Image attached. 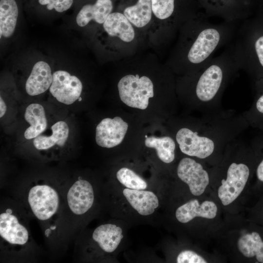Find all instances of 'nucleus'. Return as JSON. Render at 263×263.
<instances>
[{
	"mask_svg": "<svg viewBox=\"0 0 263 263\" xmlns=\"http://www.w3.org/2000/svg\"><path fill=\"white\" fill-rule=\"evenodd\" d=\"M196 0L207 18L217 17L229 22L246 19L254 3L252 0Z\"/></svg>",
	"mask_w": 263,
	"mask_h": 263,
	"instance_id": "nucleus-7",
	"label": "nucleus"
},
{
	"mask_svg": "<svg viewBox=\"0 0 263 263\" xmlns=\"http://www.w3.org/2000/svg\"><path fill=\"white\" fill-rule=\"evenodd\" d=\"M240 70L231 41L199 71L179 75L176 80V93L200 113L219 111L225 91Z\"/></svg>",
	"mask_w": 263,
	"mask_h": 263,
	"instance_id": "nucleus-3",
	"label": "nucleus"
},
{
	"mask_svg": "<svg viewBox=\"0 0 263 263\" xmlns=\"http://www.w3.org/2000/svg\"><path fill=\"white\" fill-rule=\"evenodd\" d=\"M176 142L170 136L147 137L145 145L147 147L154 149L159 159L165 163L169 164L175 159Z\"/></svg>",
	"mask_w": 263,
	"mask_h": 263,
	"instance_id": "nucleus-25",
	"label": "nucleus"
},
{
	"mask_svg": "<svg viewBox=\"0 0 263 263\" xmlns=\"http://www.w3.org/2000/svg\"><path fill=\"white\" fill-rule=\"evenodd\" d=\"M48 134L41 133L34 139L33 144L39 151L48 150L54 147H62L69 136L70 129L68 124L63 120L55 122L50 127Z\"/></svg>",
	"mask_w": 263,
	"mask_h": 263,
	"instance_id": "nucleus-18",
	"label": "nucleus"
},
{
	"mask_svg": "<svg viewBox=\"0 0 263 263\" xmlns=\"http://www.w3.org/2000/svg\"><path fill=\"white\" fill-rule=\"evenodd\" d=\"M200 113L176 130L175 140L183 153L201 160L225 152L249 127L243 113L234 110Z\"/></svg>",
	"mask_w": 263,
	"mask_h": 263,
	"instance_id": "nucleus-2",
	"label": "nucleus"
},
{
	"mask_svg": "<svg viewBox=\"0 0 263 263\" xmlns=\"http://www.w3.org/2000/svg\"><path fill=\"white\" fill-rule=\"evenodd\" d=\"M116 10L127 18L148 44L152 23L151 0H120Z\"/></svg>",
	"mask_w": 263,
	"mask_h": 263,
	"instance_id": "nucleus-10",
	"label": "nucleus"
},
{
	"mask_svg": "<svg viewBox=\"0 0 263 263\" xmlns=\"http://www.w3.org/2000/svg\"><path fill=\"white\" fill-rule=\"evenodd\" d=\"M116 175L118 181L127 188L144 190L147 187L146 181L129 168L120 169L117 172Z\"/></svg>",
	"mask_w": 263,
	"mask_h": 263,
	"instance_id": "nucleus-27",
	"label": "nucleus"
},
{
	"mask_svg": "<svg viewBox=\"0 0 263 263\" xmlns=\"http://www.w3.org/2000/svg\"><path fill=\"white\" fill-rule=\"evenodd\" d=\"M253 149L263 154V130H259V132L250 143ZM256 175L258 180L263 182V155L256 169Z\"/></svg>",
	"mask_w": 263,
	"mask_h": 263,
	"instance_id": "nucleus-28",
	"label": "nucleus"
},
{
	"mask_svg": "<svg viewBox=\"0 0 263 263\" xmlns=\"http://www.w3.org/2000/svg\"><path fill=\"white\" fill-rule=\"evenodd\" d=\"M261 17L244 19L232 40L240 69L257 80L263 78V24Z\"/></svg>",
	"mask_w": 263,
	"mask_h": 263,
	"instance_id": "nucleus-6",
	"label": "nucleus"
},
{
	"mask_svg": "<svg viewBox=\"0 0 263 263\" xmlns=\"http://www.w3.org/2000/svg\"><path fill=\"white\" fill-rule=\"evenodd\" d=\"M19 15L15 0H0V38H8L14 34Z\"/></svg>",
	"mask_w": 263,
	"mask_h": 263,
	"instance_id": "nucleus-23",
	"label": "nucleus"
},
{
	"mask_svg": "<svg viewBox=\"0 0 263 263\" xmlns=\"http://www.w3.org/2000/svg\"><path fill=\"white\" fill-rule=\"evenodd\" d=\"M83 90L81 80L75 75L62 70L53 73L49 92L57 102L67 105L73 104L80 98Z\"/></svg>",
	"mask_w": 263,
	"mask_h": 263,
	"instance_id": "nucleus-11",
	"label": "nucleus"
},
{
	"mask_svg": "<svg viewBox=\"0 0 263 263\" xmlns=\"http://www.w3.org/2000/svg\"><path fill=\"white\" fill-rule=\"evenodd\" d=\"M123 194L131 206L140 215L152 214L159 206V200L152 191L126 188Z\"/></svg>",
	"mask_w": 263,
	"mask_h": 263,
	"instance_id": "nucleus-20",
	"label": "nucleus"
},
{
	"mask_svg": "<svg viewBox=\"0 0 263 263\" xmlns=\"http://www.w3.org/2000/svg\"><path fill=\"white\" fill-rule=\"evenodd\" d=\"M24 118L29 124L24 132V137L26 139H34L46 130L48 120L45 109L41 104H29L25 109Z\"/></svg>",
	"mask_w": 263,
	"mask_h": 263,
	"instance_id": "nucleus-21",
	"label": "nucleus"
},
{
	"mask_svg": "<svg viewBox=\"0 0 263 263\" xmlns=\"http://www.w3.org/2000/svg\"><path fill=\"white\" fill-rule=\"evenodd\" d=\"M178 177L186 183L191 193L199 196L205 191L209 183V176L202 164L190 157H184L177 168Z\"/></svg>",
	"mask_w": 263,
	"mask_h": 263,
	"instance_id": "nucleus-12",
	"label": "nucleus"
},
{
	"mask_svg": "<svg viewBox=\"0 0 263 263\" xmlns=\"http://www.w3.org/2000/svg\"><path fill=\"white\" fill-rule=\"evenodd\" d=\"M7 106L1 95L0 97V117H2L6 113Z\"/></svg>",
	"mask_w": 263,
	"mask_h": 263,
	"instance_id": "nucleus-31",
	"label": "nucleus"
},
{
	"mask_svg": "<svg viewBox=\"0 0 263 263\" xmlns=\"http://www.w3.org/2000/svg\"><path fill=\"white\" fill-rule=\"evenodd\" d=\"M207 18L201 12L180 28L165 63L174 74L188 75L199 71L216 50L233 40L238 21L213 23Z\"/></svg>",
	"mask_w": 263,
	"mask_h": 263,
	"instance_id": "nucleus-1",
	"label": "nucleus"
},
{
	"mask_svg": "<svg viewBox=\"0 0 263 263\" xmlns=\"http://www.w3.org/2000/svg\"><path fill=\"white\" fill-rule=\"evenodd\" d=\"M0 236L3 242L12 246H24L29 238L28 229L11 209L0 213Z\"/></svg>",
	"mask_w": 263,
	"mask_h": 263,
	"instance_id": "nucleus-15",
	"label": "nucleus"
},
{
	"mask_svg": "<svg viewBox=\"0 0 263 263\" xmlns=\"http://www.w3.org/2000/svg\"><path fill=\"white\" fill-rule=\"evenodd\" d=\"M92 238L104 251L112 253L117 248L123 235L120 227L106 224L97 227L93 233Z\"/></svg>",
	"mask_w": 263,
	"mask_h": 263,
	"instance_id": "nucleus-22",
	"label": "nucleus"
},
{
	"mask_svg": "<svg viewBox=\"0 0 263 263\" xmlns=\"http://www.w3.org/2000/svg\"><path fill=\"white\" fill-rule=\"evenodd\" d=\"M255 95L251 106L243 113L249 126L263 130V78L256 80Z\"/></svg>",
	"mask_w": 263,
	"mask_h": 263,
	"instance_id": "nucleus-24",
	"label": "nucleus"
},
{
	"mask_svg": "<svg viewBox=\"0 0 263 263\" xmlns=\"http://www.w3.org/2000/svg\"><path fill=\"white\" fill-rule=\"evenodd\" d=\"M238 247L246 257L256 256L260 263H263V241L256 232L242 235L238 241Z\"/></svg>",
	"mask_w": 263,
	"mask_h": 263,
	"instance_id": "nucleus-26",
	"label": "nucleus"
},
{
	"mask_svg": "<svg viewBox=\"0 0 263 263\" xmlns=\"http://www.w3.org/2000/svg\"><path fill=\"white\" fill-rule=\"evenodd\" d=\"M113 9V0H95L82 7L76 17V24L80 27H90L93 35L114 11Z\"/></svg>",
	"mask_w": 263,
	"mask_h": 263,
	"instance_id": "nucleus-13",
	"label": "nucleus"
},
{
	"mask_svg": "<svg viewBox=\"0 0 263 263\" xmlns=\"http://www.w3.org/2000/svg\"><path fill=\"white\" fill-rule=\"evenodd\" d=\"M217 212V207L213 202L205 201L200 204L197 199H194L179 207L175 216L179 222L186 223L196 217L213 219Z\"/></svg>",
	"mask_w": 263,
	"mask_h": 263,
	"instance_id": "nucleus-19",
	"label": "nucleus"
},
{
	"mask_svg": "<svg viewBox=\"0 0 263 263\" xmlns=\"http://www.w3.org/2000/svg\"><path fill=\"white\" fill-rule=\"evenodd\" d=\"M128 129V123L120 117L104 118L96 127V143L105 148L117 146L123 140Z\"/></svg>",
	"mask_w": 263,
	"mask_h": 263,
	"instance_id": "nucleus-14",
	"label": "nucleus"
},
{
	"mask_svg": "<svg viewBox=\"0 0 263 263\" xmlns=\"http://www.w3.org/2000/svg\"><path fill=\"white\" fill-rule=\"evenodd\" d=\"M38 2L42 5H46L48 10L55 9L61 13L68 10L72 6L73 0H38Z\"/></svg>",
	"mask_w": 263,
	"mask_h": 263,
	"instance_id": "nucleus-29",
	"label": "nucleus"
},
{
	"mask_svg": "<svg viewBox=\"0 0 263 263\" xmlns=\"http://www.w3.org/2000/svg\"><path fill=\"white\" fill-rule=\"evenodd\" d=\"M178 263H206L207 262L201 256L191 250L180 252L177 257Z\"/></svg>",
	"mask_w": 263,
	"mask_h": 263,
	"instance_id": "nucleus-30",
	"label": "nucleus"
},
{
	"mask_svg": "<svg viewBox=\"0 0 263 263\" xmlns=\"http://www.w3.org/2000/svg\"><path fill=\"white\" fill-rule=\"evenodd\" d=\"M67 203L71 211L76 215H82L92 207L94 192L92 186L87 180L79 179L69 189Z\"/></svg>",
	"mask_w": 263,
	"mask_h": 263,
	"instance_id": "nucleus-16",
	"label": "nucleus"
},
{
	"mask_svg": "<svg viewBox=\"0 0 263 263\" xmlns=\"http://www.w3.org/2000/svg\"><path fill=\"white\" fill-rule=\"evenodd\" d=\"M53 74L47 62L44 61L37 62L25 82L26 93L30 96H36L46 92L51 85Z\"/></svg>",
	"mask_w": 263,
	"mask_h": 263,
	"instance_id": "nucleus-17",
	"label": "nucleus"
},
{
	"mask_svg": "<svg viewBox=\"0 0 263 263\" xmlns=\"http://www.w3.org/2000/svg\"><path fill=\"white\" fill-rule=\"evenodd\" d=\"M254 2L255 1L259 2L260 4L263 3V0H252Z\"/></svg>",
	"mask_w": 263,
	"mask_h": 263,
	"instance_id": "nucleus-32",
	"label": "nucleus"
},
{
	"mask_svg": "<svg viewBox=\"0 0 263 263\" xmlns=\"http://www.w3.org/2000/svg\"><path fill=\"white\" fill-rule=\"evenodd\" d=\"M27 201L33 214L43 221L50 219L56 213L60 204L56 190L46 184L32 186L29 190Z\"/></svg>",
	"mask_w": 263,
	"mask_h": 263,
	"instance_id": "nucleus-9",
	"label": "nucleus"
},
{
	"mask_svg": "<svg viewBox=\"0 0 263 263\" xmlns=\"http://www.w3.org/2000/svg\"><path fill=\"white\" fill-rule=\"evenodd\" d=\"M226 178L221 180L218 195L222 203L227 206L241 193L250 174L249 166L245 162H229L226 169Z\"/></svg>",
	"mask_w": 263,
	"mask_h": 263,
	"instance_id": "nucleus-8",
	"label": "nucleus"
},
{
	"mask_svg": "<svg viewBox=\"0 0 263 263\" xmlns=\"http://www.w3.org/2000/svg\"><path fill=\"white\" fill-rule=\"evenodd\" d=\"M152 23L148 45L160 58L175 41L182 26L201 9L196 0H151Z\"/></svg>",
	"mask_w": 263,
	"mask_h": 263,
	"instance_id": "nucleus-5",
	"label": "nucleus"
},
{
	"mask_svg": "<svg viewBox=\"0 0 263 263\" xmlns=\"http://www.w3.org/2000/svg\"><path fill=\"white\" fill-rule=\"evenodd\" d=\"M97 50L106 61H120L147 50L146 40L121 12L114 11L92 35Z\"/></svg>",
	"mask_w": 263,
	"mask_h": 263,
	"instance_id": "nucleus-4",
	"label": "nucleus"
}]
</instances>
